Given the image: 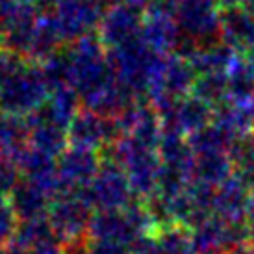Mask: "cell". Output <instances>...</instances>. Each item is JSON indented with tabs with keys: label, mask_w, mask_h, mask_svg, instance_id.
Segmentation results:
<instances>
[{
	"label": "cell",
	"mask_w": 254,
	"mask_h": 254,
	"mask_svg": "<svg viewBox=\"0 0 254 254\" xmlns=\"http://www.w3.org/2000/svg\"><path fill=\"white\" fill-rule=\"evenodd\" d=\"M82 193H84L85 200L89 202V206L97 212L121 210L130 197V191L127 190L125 180L113 171H104Z\"/></svg>",
	"instance_id": "cell-2"
},
{
	"label": "cell",
	"mask_w": 254,
	"mask_h": 254,
	"mask_svg": "<svg viewBox=\"0 0 254 254\" xmlns=\"http://www.w3.org/2000/svg\"><path fill=\"white\" fill-rule=\"evenodd\" d=\"M21 186L19 180V171L9 163L0 162V197L9 198L13 195V191Z\"/></svg>",
	"instance_id": "cell-6"
},
{
	"label": "cell",
	"mask_w": 254,
	"mask_h": 254,
	"mask_svg": "<svg viewBox=\"0 0 254 254\" xmlns=\"http://www.w3.org/2000/svg\"><path fill=\"white\" fill-rule=\"evenodd\" d=\"M135 219L132 215L121 213L119 210L113 212H97L93 213L87 240L115 241L127 245V241L134 236Z\"/></svg>",
	"instance_id": "cell-3"
},
{
	"label": "cell",
	"mask_w": 254,
	"mask_h": 254,
	"mask_svg": "<svg viewBox=\"0 0 254 254\" xmlns=\"http://www.w3.org/2000/svg\"><path fill=\"white\" fill-rule=\"evenodd\" d=\"M91 206L85 200L84 193L64 191L52 198L47 219L52 232L64 243L65 249L80 247L87 240V230L91 223Z\"/></svg>",
	"instance_id": "cell-1"
},
{
	"label": "cell",
	"mask_w": 254,
	"mask_h": 254,
	"mask_svg": "<svg viewBox=\"0 0 254 254\" xmlns=\"http://www.w3.org/2000/svg\"><path fill=\"white\" fill-rule=\"evenodd\" d=\"M19 217L13 210L11 200L6 197H0V249L11 243L15 232L19 228Z\"/></svg>",
	"instance_id": "cell-5"
},
{
	"label": "cell",
	"mask_w": 254,
	"mask_h": 254,
	"mask_svg": "<svg viewBox=\"0 0 254 254\" xmlns=\"http://www.w3.org/2000/svg\"><path fill=\"white\" fill-rule=\"evenodd\" d=\"M52 198L54 197L50 193L37 188L36 184L26 182L21 184L13 191L9 200L13 204V210L19 221H34V219L47 217L49 208L52 204Z\"/></svg>",
	"instance_id": "cell-4"
},
{
	"label": "cell",
	"mask_w": 254,
	"mask_h": 254,
	"mask_svg": "<svg viewBox=\"0 0 254 254\" xmlns=\"http://www.w3.org/2000/svg\"><path fill=\"white\" fill-rule=\"evenodd\" d=\"M84 254H127V247L115 241L85 240Z\"/></svg>",
	"instance_id": "cell-7"
}]
</instances>
